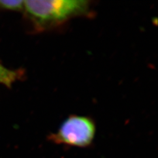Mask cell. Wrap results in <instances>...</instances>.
<instances>
[{
    "label": "cell",
    "mask_w": 158,
    "mask_h": 158,
    "mask_svg": "<svg viewBox=\"0 0 158 158\" xmlns=\"http://www.w3.org/2000/svg\"><path fill=\"white\" fill-rule=\"evenodd\" d=\"M89 8V2L83 0L23 1V9L40 27L56 25L83 15Z\"/></svg>",
    "instance_id": "cell-1"
},
{
    "label": "cell",
    "mask_w": 158,
    "mask_h": 158,
    "mask_svg": "<svg viewBox=\"0 0 158 158\" xmlns=\"http://www.w3.org/2000/svg\"><path fill=\"white\" fill-rule=\"evenodd\" d=\"M96 134V125L91 119L79 115H72L66 119L56 133L50 136L56 143L73 147L90 145Z\"/></svg>",
    "instance_id": "cell-2"
},
{
    "label": "cell",
    "mask_w": 158,
    "mask_h": 158,
    "mask_svg": "<svg viewBox=\"0 0 158 158\" xmlns=\"http://www.w3.org/2000/svg\"><path fill=\"white\" fill-rule=\"evenodd\" d=\"M17 72L9 70L0 64V83L10 86L18 77Z\"/></svg>",
    "instance_id": "cell-3"
},
{
    "label": "cell",
    "mask_w": 158,
    "mask_h": 158,
    "mask_svg": "<svg viewBox=\"0 0 158 158\" xmlns=\"http://www.w3.org/2000/svg\"><path fill=\"white\" fill-rule=\"evenodd\" d=\"M0 8L11 11H19L23 9V1L0 0Z\"/></svg>",
    "instance_id": "cell-4"
}]
</instances>
